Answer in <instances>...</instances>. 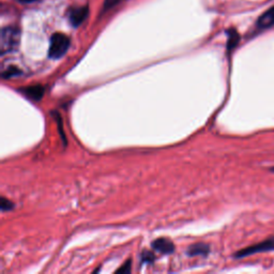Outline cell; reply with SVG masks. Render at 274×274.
<instances>
[{
	"label": "cell",
	"instance_id": "1",
	"mask_svg": "<svg viewBox=\"0 0 274 274\" xmlns=\"http://www.w3.org/2000/svg\"><path fill=\"white\" fill-rule=\"evenodd\" d=\"M20 43V30L15 27H6L2 31L0 50L2 54L11 53L18 49Z\"/></svg>",
	"mask_w": 274,
	"mask_h": 274
},
{
	"label": "cell",
	"instance_id": "2",
	"mask_svg": "<svg viewBox=\"0 0 274 274\" xmlns=\"http://www.w3.org/2000/svg\"><path fill=\"white\" fill-rule=\"evenodd\" d=\"M70 48V39L64 34H54L51 38L49 57L52 59H60L64 57Z\"/></svg>",
	"mask_w": 274,
	"mask_h": 274
},
{
	"label": "cell",
	"instance_id": "3",
	"mask_svg": "<svg viewBox=\"0 0 274 274\" xmlns=\"http://www.w3.org/2000/svg\"><path fill=\"white\" fill-rule=\"evenodd\" d=\"M274 249V237L267 239L265 241L259 242V243L254 244L247 246L243 249L239 250L236 254H234V257L236 258H244L250 255H254L257 253H263V252H269V250Z\"/></svg>",
	"mask_w": 274,
	"mask_h": 274
},
{
	"label": "cell",
	"instance_id": "4",
	"mask_svg": "<svg viewBox=\"0 0 274 274\" xmlns=\"http://www.w3.org/2000/svg\"><path fill=\"white\" fill-rule=\"evenodd\" d=\"M88 17V7L72 8L69 12V19L74 27H78Z\"/></svg>",
	"mask_w": 274,
	"mask_h": 274
},
{
	"label": "cell",
	"instance_id": "5",
	"mask_svg": "<svg viewBox=\"0 0 274 274\" xmlns=\"http://www.w3.org/2000/svg\"><path fill=\"white\" fill-rule=\"evenodd\" d=\"M152 248L155 249L156 252H160L161 254L168 255L174 253L175 244L173 243V241H170L167 238H159L152 243Z\"/></svg>",
	"mask_w": 274,
	"mask_h": 274
},
{
	"label": "cell",
	"instance_id": "6",
	"mask_svg": "<svg viewBox=\"0 0 274 274\" xmlns=\"http://www.w3.org/2000/svg\"><path fill=\"white\" fill-rule=\"evenodd\" d=\"M21 91L23 92V95L27 97L29 100L38 102L43 98L45 88L41 85H34V86H30V87H27L25 89H22Z\"/></svg>",
	"mask_w": 274,
	"mask_h": 274
},
{
	"label": "cell",
	"instance_id": "7",
	"mask_svg": "<svg viewBox=\"0 0 274 274\" xmlns=\"http://www.w3.org/2000/svg\"><path fill=\"white\" fill-rule=\"evenodd\" d=\"M274 26V7L265 11L257 21V27L260 29H268Z\"/></svg>",
	"mask_w": 274,
	"mask_h": 274
},
{
	"label": "cell",
	"instance_id": "8",
	"mask_svg": "<svg viewBox=\"0 0 274 274\" xmlns=\"http://www.w3.org/2000/svg\"><path fill=\"white\" fill-rule=\"evenodd\" d=\"M210 252L209 245L205 243H195L187 249V254L190 256H202L206 257Z\"/></svg>",
	"mask_w": 274,
	"mask_h": 274
},
{
	"label": "cell",
	"instance_id": "9",
	"mask_svg": "<svg viewBox=\"0 0 274 274\" xmlns=\"http://www.w3.org/2000/svg\"><path fill=\"white\" fill-rule=\"evenodd\" d=\"M227 35H228V40H227V50L232 51L238 45L240 41V36L237 33L236 29H229L228 31H227Z\"/></svg>",
	"mask_w": 274,
	"mask_h": 274
},
{
	"label": "cell",
	"instance_id": "10",
	"mask_svg": "<svg viewBox=\"0 0 274 274\" xmlns=\"http://www.w3.org/2000/svg\"><path fill=\"white\" fill-rule=\"evenodd\" d=\"M20 74H22V71H21V70L19 69V68H17V67H9V68H8L7 70H6V71H4L3 72V78H5V80H7V78H11V77H13V76H18V75H20Z\"/></svg>",
	"mask_w": 274,
	"mask_h": 274
},
{
	"label": "cell",
	"instance_id": "11",
	"mask_svg": "<svg viewBox=\"0 0 274 274\" xmlns=\"http://www.w3.org/2000/svg\"><path fill=\"white\" fill-rule=\"evenodd\" d=\"M0 207H2L3 212H6V211H10L14 208V203L10 201L9 199H7L6 197H2V201H0Z\"/></svg>",
	"mask_w": 274,
	"mask_h": 274
},
{
	"label": "cell",
	"instance_id": "12",
	"mask_svg": "<svg viewBox=\"0 0 274 274\" xmlns=\"http://www.w3.org/2000/svg\"><path fill=\"white\" fill-rule=\"evenodd\" d=\"M155 259V256L152 252H150V250H144L143 254H142V260L143 262H146V263H151L153 262Z\"/></svg>",
	"mask_w": 274,
	"mask_h": 274
},
{
	"label": "cell",
	"instance_id": "13",
	"mask_svg": "<svg viewBox=\"0 0 274 274\" xmlns=\"http://www.w3.org/2000/svg\"><path fill=\"white\" fill-rule=\"evenodd\" d=\"M131 263H132V261L128 260L127 262H125L122 265L120 269H118L116 271V273H129V272H131Z\"/></svg>",
	"mask_w": 274,
	"mask_h": 274
},
{
	"label": "cell",
	"instance_id": "14",
	"mask_svg": "<svg viewBox=\"0 0 274 274\" xmlns=\"http://www.w3.org/2000/svg\"><path fill=\"white\" fill-rule=\"evenodd\" d=\"M119 2H120V0H106V2H105V6H104V9L107 10V9H109V8H112V7H114L115 5L118 4Z\"/></svg>",
	"mask_w": 274,
	"mask_h": 274
},
{
	"label": "cell",
	"instance_id": "15",
	"mask_svg": "<svg viewBox=\"0 0 274 274\" xmlns=\"http://www.w3.org/2000/svg\"><path fill=\"white\" fill-rule=\"evenodd\" d=\"M18 2L21 4H31V3L37 2V0H18Z\"/></svg>",
	"mask_w": 274,
	"mask_h": 274
},
{
	"label": "cell",
	"instance_id": "16",
	"mask_svg": "<svg viewBox=\"0 0 274 274\" xmlns=\"http://www.w3.org/2000/svg\"><path fill=\"white\" fill-rule=\"evenodd\" d=\"M270 171H272V173H274V167H271V168H270Z\"/></svg>",
	"mask_w": 274,
	"mask_h": 274
}]
</instances>
